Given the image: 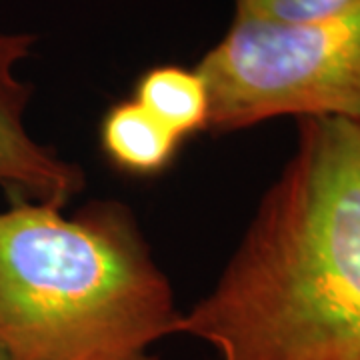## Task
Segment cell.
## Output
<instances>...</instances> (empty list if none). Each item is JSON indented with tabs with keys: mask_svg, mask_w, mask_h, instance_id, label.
I'll use <instances>...</instances> for the list:
<instances>
[{
	"mask_svg": "<svg viewBox=\"0 0 360 360\" xmlns=\"http://www.w3.org/2000/svg\"><path fill=\"white\" fill-rule=\"evenodd\" d=\"M210 94L208 132L272 118L360 124V2L312 25H276L234 8L224 37L196 65Z\"/></svg>",
	"mask_w": 360,
	"mask_h": 360,
	"instance_id": "3957f363",
	"label": "cell"
},
{
	"mask_svg": "<svg viewBox=\"0 0 360 360\" xmlns=\"http://www.w3.org/2000/svg\"><path fill=\"white\" fill-rule=\"evenodd\" d=\"M101 146L108 160L134 176H156L179 155L182 141L134 98L112 104L101 122Z\"/></svg>",
	"mask_w": 360,
	"mask_h": 360,
	"instance_id": "5b68a950",
	"label": "cell"
},
{
	"mask_svg": "<svg viewBox=\"0 0 360 360\" xmlns=\"http://www.w3.org/2000/svg\"><path fill=\"white\" fill-rule=\"evenodd\" d=\"M39 37L0 30V194L6 202L30 200L65 208L82 186V170L54 148L39 142L26 124L32 86L20 78Z\"/></svg>",
	"mask_w": 360,
	"mask_h": 360,
	"instance_id": "277c9868",
	"label": "cell"
},
{
	"mask_svg": "<svg viewBox=\"0 0 360 360\" xmlns=\"http://www.w3.org/2000/svg\"><path fill=\"white\" fill-rule=\"evenodd\" d=\"M176 335L212 360H360V124L298 118L292 156Z\"/></svg>",
	"mask_w": 360,
	"mask_h": 360,
	"instance_id": "6da1fadb",
	"label": "cell"
},
{
	"mask_svg": "<svg viewBox=\"0 0 360 360\" xmlns=\"http://www.w3.org/2000/svg\"><path fill=\"white\" fill-rule=\"evenodd\" d=\"M0 360H6V359H4V356H2V352H0Z\"/></svg>",
	"mask_w": 360,
	"mask_h": 360,
	"instance_id": "52a82bcc",
	"label": "cell"
},
{
	"mask_svg": "<svg viewBox=\"0 0 360 360\" xmlns=\"http://www.w3.org/2000/svg\"><path fill=\"white\" fill-rule=\"evenodd\" d=\"M132 98L182 142L208 130L210 94L196 68L153 66L139 78Z\"/></svg>",
	"mask_w": 360,
	"mask_h": 360,
	"instance_id": "8992f818",
	"label": "cell"
},
{
	"mask_svg": "<svg viewBox=\"0 0 360 360\" xmlns=\"http://www.w3.org/2000/svg\"><path fill=\"white\" fill-rule=\"evenodd\" d=\"M63 210L30 200L0 208L2 356L158 360L180 310L132 212L115 200Z\"/></svg>",
	"mask_w": 360,
	"mask_h": 360,
	"instance_id": "7a4b0ae2",
	"label": "cell"
}]
</instances>
